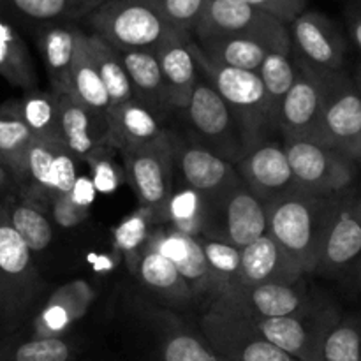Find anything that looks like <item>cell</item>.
I'll use <instances>...</instances> for the list:
<instances>
[{"mask_svg":"<svg viewBox=\"0 0 361 361\" xmlns=\"http://www.w3.org/2000/svg\"><path fill=\"white\" fill-rule=\"evenodd\" d=\"M331 207L321 196L296 192L268 207V236L302 274L319 267L324 236L334 221Z\"/></svg>","mask_w":361,"mask_h":361,"instance_id":"1","label":"cell"},{"mask_svg":"<svg viewBox=\"0 0 361 361\" xmlns=\"http://www.w3.org/2000/svg\"><path fill=\"white\" fill-rule=\"evenodd\" d=\"M192 55L196 59L200 76L231 109L245 137L247 147L250 148L263 141L267 130L275 127V115L259 74L214 62L201 51L196 41H192Z\"/></svg>","mask_w":361,"mask_h":361,"instance_id":"2","label":"cell"},{"mask_svg":"<svg viewBox=\"0 0 361 361\" xmlns=\"http://www.w3.org/2000/svg\"><path fill=\"white\" fill-rule=\"evenodd\" d=\"M85 20L92 34L122 51L155 53L162 42L180 32L169 27L148 0H106Z\"/></svg>","mask_w":361,"mask_h":361,"instance_id":"3","label":"cell"},{"mask_svg":"<svg viewBox=\"0 0 361 361\" xmlns=\"http://www.w3.org/2000/svg\"><path fill=\"white\" fill-rule=\"evenodd\" d=\"M268 207L240 180L229 189L203 200L204 238L221 240L242 250L261 236L268 235Z\"/></svg>","mask_w":361,"mask_h":361,"instance_id":"4","label":"cell"},{"mask_svg":"<svg viewBox=\"0 0 361 361\" xmlns=\"http://www.w3.org/2000/svg\"><path fill=\"white\" fill-rule=\"evenodd\" d=\"M235 35L252 39L274 53L291 55L288 25L242 0H208L192 37Z\"/></svg>","mask_w":361,"mask_h":361,"instance_id":"5","label":"cell"},{"mask_svg":"<svg viewBox=\"0 0 361 361\" xmlns=\"http://www.w3.org/2000/svg\"><path fill=\"white\" fill-rule=\"evenodd\" d=\"M323 147L358 157L361 141V94L341 74L324 80V97L314 140Z\"/></svg>","mask_w":361,"mask_h":361,"instance_id":"6","label":"cell"},{"mask_svg":"<svg viewBox=\"0 0 361 361\" xmlns=\"http://www.w3.org/2000/svg\"><path fill=\"white\" fill-rule=\"evenodd\" d=\"M183 111L194 133L201 137L197 143L204 145L226 161H238L249 150L231 109L201 76Z\"/></svg>","mask_w":361,"mask_h":361,"instance_id":"7","label":"cell"},{"mask_svg":"<svg viewBox=\"0 0 361 361\" xmlns=\"http://www.w3.org/2000/svg\"><path fill=\"white\" fill-rule=\"evenodd\" d=\"M291 55L302 69L321 78L341 71L345 44L337 27L324 14L303 11L288 25Z\"/></svg>","mask_w":361,"mask_h":361,"instance_id":"8","label":"cell"},{"mask_svg":"<svg viewBox=\"0 0 361 361\" xmlns=\"http://www.w3.org/2000/svg\"><path fill=\"white\" fill-rule=\"evenodd\" d=\"M284 150L302 192L324 196L351 183L353 166L341 152L309 140H286Z\"/></svg>","mask_w":361,"mask_h":361,"instance_id":"9","label":"cell"},{"mask_svg":"<svg viewBox=\"0 0 361 361\" xmlns=\"http://www.w3.org/2000/svg\"><path fill=\"white\" fill-rule=\"evenodd\" d=\"M126 168L134 192L143 210H166L173 196V150L169 136L141 147L127 148Z\"/></svg>","mask_w":361,"mask_h":361,"instance_id":"10","label":"cell"},{"mask_svg":"<svg viewBox=\"0 0 361 361\" xmlns=\"http://www.w3.org/2000/svg\"><path fill=\"white\" fill-rule=\"evenodd\" d=\"M236 173L268 204L298 190L284 145L275 141L263 140L250 147L236 161Z\"/></svg>","mask_w":361,"mask_h":361,"instance_id":"11","label":"cell"},{"mask_svg":"<svg viewBox=\"0 0 361 361\" xmlns=\"http://www.w3.org/2000/svg\"><path fill=\"white\" fill-rule=\"evenodd\" d=\"M215 310L249 321L267 317H296L302 310V298L291 284L281 282L231 286L219 293V305Z\"/></svg>","mask_w":361,"mask_h":361,"instance_id":"12","label":"cell"},{"mask_svg":"<svg viewBox=\"0 0 361 361\" xmlns=\"http://www.w3.org/2000/svg\"><path fill=\"white\" fill-rule=\"evenodd\" d=\"M35 288L32 252L0 208V309L7 314L20 310Z\"/></svg>","mask_w":361,"mask_h":361,"instance_id":"13","label":"cell"},{"mask_svg":"<svg viewBox=\"0 0 361 361\" xmlns=\"http://www.w3.org/2000/svg\"><path fill=\"white\" fill-rule=\"evenodd\" d=\"M169 141L173 164L180 169L187 189L200 194L201 200H208L240 182L235 166L204 145L180 143L173 137H169Z\"/></svg>","mask_w":361,"mask_h":361,"instance_id":"14","label":"cell"},{"mask_svg":"<svg viewBox=\"0 0 361 361\" xmlns=\"http://www.w3.org/2000/svg\"><path fill=\"white\" fill-rule=\"evenodd\" d=\"M324 80L326 78L300 67L295 85L282 99L275 115V127L286 140H314L323 108Z\"/></svg>","mask_w":361,"mask_h":361,"instance_id":"15","label":"cell"},{"mask_svg":"<svg viewBox=\"0 0 361 361\" xmlns=\"http://www.w3.org/2000/svg\"><path fill=\"white\" fill-rule=\"evenodd\" d=\"M192 35L180 30L155 49L169 104L180 111L185 109L190 94L200 81V71L192 55Z\"/></svg>","mask_w":361,"mask_h":361,"instance_id":"16","label":"cell"},{"mask_svg":"<svg viewBox=\"0 0 361 361\" xmlns=\"http://www.w3.org/2000/svg\"><path fill=\"white\" fill-rule=\"evenodd\" d=\"M208 334L222 355L231 361H300L282 349L264 341L256 331V337L242 330L236 317L215 310L207 321Z\"/></svg>","mask_w":361,"mask_h":361,"instance_id":"17","label":"cell"},{"mask_svg":"<svg viewBox=\"0 0 361 361\" xmlns=\"http://www.w3.org/2000/svg\"><path fill=\"white\" fill-rule=\"evenodd\" d=\"M101 4V0H0V18L13 27L35 30L48 23H76Z\"/></svg>","mask_w":361,"mask_h":361,"instance_id":"18","label":"cell"},{"mask_svg":"<svg viewBox=\"0 0 361 361\" xmlns=\"http://www.w3.org/2000/svg\"><path fill=\"white\" fill-rule=\"evenodd\" d=\"M240 252V271L233 286H257L268 282L291 284L302 275L295 263L268 235L243 247Z\"/></svg>","mask_w":361,"mask_h":361,"instance_id":"19","label":"cell"},{"mask_svg":"<svg viewBox=\"0 0 361 361\" xmlns=\"http://www.w3.org/2000/svg\"><path fill=\"white\" fill-rule=\"evenodd\" d=\"M59 97V127L63 148L73 157L88 159L95 154L99 143L108 140V122L92 115L69 95Z\"/></svg>","mask_w":361,"mask_h":361,"instance_id":"20","label":"cell"},{"mask_svg":"<svg viewBox=\"0 0 361 361\" xmlns=\"http://www.w3.org/2000/svg\"><path fill=\"white\" fill-rule=\"evenodd\" d=\"M78 30L74 23H48L34 30L55 95H69Z\"/></svg>","mask_w":361,"mask_h":361,"instance_id":"21","label":"cell"},{"mask_svg":"<svg viewBox=\"0 0 361 361\" xmlns=\"http://www.w3.org/2000/svg\"><path fill=\"white\" fill-rule=\"evenodd\" d=\"M69 97L87 108L92 115L99 116L106 122L109 120L111 102H109L108 92L102 85L97 67L92 59L87 32L81 28L76 34V48H74L73 67H71Z\"/></svg>","mask_w":361,"mask_h":361,"instance_id":"22","label":"cell"},{"mask_svg":"<svg viewBox=\"0 0 361 361\" xmlns=\"http://www.w3.org/2000/svg\"><path fill=\"white\" fill-rule=\"evenodd\" d=\"M122 66L129 78L134 101L141 102L154 115L171 109L164 78L159 67L157 56L152 51H122L116 49Z\"/></svg>","mask_w":361,"mask_h":361,"instance_id":"23","label":"cell"},{"mask_svg":"<svg viewBox=\"0 0 361 361\" xmlns=\"http://www.w3.org/2000/svg\"><path fill=\"white\" fill-rule=\"evenodd\" d=\"M164 136L166 133H162L157 115L134 99L115 108L109 115L108 140L122 150L141 147Z\"/></svg>","mask_w":361,"mask_h":361,"instance_id":"24","label":"cell"},{"mask_svg":"<svg viewBox=\"0 0 361 361\" xmlns=\"http://www.w3.org/2000/svg\"><path fill=\"white\" fill-rule=\"evenodd\" d=\"M201 51L214 62L233 69L254 71L257 73L261 63L270 53L267 46L245 37L235 35H203L196 37Z\"/></svg>","mask_w":361,"mask_h":361,"instance_id":"25","label":"cell"},{"mask_svg":"<svg viewBox=\"0 0 361 361\" xmlns=\"http://www.w3.org/2000/svg\"><path fill=\"white\" fill-rule=\"evenodd\" d=\"M34 141V134L18 115L13 102L4 104L0 108V161L20 185L25 176L27 154Z\"/></svg>","mask_w":361,"mask_h":361,"instance_id":"26","label":"cell"},{"mask_svg":"<svg viewBox=\"0 0 361 361\" xmlns=\"http://www.w3.org/2000/svg\"><path fill=\"white\" fill-rule=\"evenodd\" d=\"M0 76L14 87L34 90L35 69L30 51L16 27L0 18Z\"/></svg>","mask_w":361,"mask_h":361,"instance_id":"27","label":"cell"},{"mask_svg":"<svg viewBox=\"0 0 361 361\" xmlns=\"http://www.w3.org/2000/svg\"><path fill=\"white\" fill-rule=\"evenodd\" d=\"M13 106L35 140L51 147H63L59 127V97L55 94L28 90V94L20 102H13Z\"/></svg>","mask_w":361,"mask_h":361,"instance_id":"28","label":"cell"},{"mask_svg":"<svg viewBox=\"0 0 361 361\" xmlns=\"http://www.w3.org/2000/svg\"><path fill=\"white\" fill-rule=\"evenodd\" d=\"M87 39L92 59H94L95 67H97L102 85H104L106 92H108L113 111L115 108L126 104V102H130L134 99L129 78H127L122 60H120L118 53H116L113 46H109L104 39H101L95 34H87Z\"/></svg>","mask_w":361,"mask_h":361,"instance_id":"29","label":"cell"},{"mask_svg":"<svg viewBox=\"0 0 361 361\" xmlns=\"http://www.w3.org/2000/svg\"><path fill=\"white\" fill-rule=\"evenodd\" d=\"M249 323L264 341L274 344L275 348L282 349L300 361L312 360L310 335L298 317H267V319H250Z\"/></svg>","mask_w":361,"mask_h":361,"instance_id":"30","label":"cell"},{"mask_svg":"<svg viewBox=\"0 0 361 361\" xmlns=\"http://www.w3.org/2000/svg\"><path fill=\"white\" fill-rule=\"evenodd\" d=\"M361 254V224L349 212H341L331 221L321 249L319 264L344 267Z\"/></svg>","mask_w":361,"mask_h":361,"instance_id":"31","label":"cell"},{"mask_svg":"<svg viewBox=\"0 0 361 361\" xmlns=\"http://www.w3.org/2000/svg\"><path fill=\"white\" fill-rule=\"evenodd\" d=\"M6 214L7 219H9V224L20 235V238L27 243L30 252H41L51 243V222L34 204H7Z\"/></svg>","mask_w":361,"mask_h":361,"instance_id":"32","label":"cell"},{"mask_svg":"<svg viewBox=\"0 0 361 361\" xmlns=\"http://www.w3.org/2000/svg\"><path fill=\"white\" fill-rule=\"evenodd\" d=\"M298 71L300 67L296 66L295 60H291V56L284 55V53H270L261 63L257 74L263 81L264 92H267L271 109H274V115H277L279 104L295 85Z\"/></svg>","mask_w":361,"mask_h":361,"instance_id":"33","label":"cell"},{"mask_svg":"<svg viewBox=\"0 0 361 361\" xmlns=\"http://www.w3.org/2000/svg\"><path fill=\"white\" fill-rule=\"evenodd\" d=\"M197 240L203 247L204 257H207L208 268L214 279V288H217L221 293L235 284L240 271V257H242L240 249L221 240L204 238V236H197Z\"/></svg>","mask_w":361,"mask_h":361,"instance_id":"34","label":"cell"},{"mask_svg":"<svg viewBox=\"0 0 361 361\" xmlns=\"http://www.w3.org/2000/svg\"><path fill=\"white\" fill-rule=\"evenodd\" d=\"M25 183H28L32 190H37L41 194L48 192L55 196V147L37 140L32 143L30 150L27 154L25 176L21 185H25Z\"/></svg>","mask_w":361,"mask_h":361,"instance_id":"35","label":"cell"},{"mask_svg":"<svg viewBox=\"0 0 361 361\" xmlns=\"http://www.w3.org/2000/svg\"><path fill=\"white\" fill-rule=\"evenodd\" d=\"M140 277L143 279L148 288L155 289V291L182 293L183 289H187V284L183 282L175 264L152 249H148L141 256Z\"/></svg>","mask_w":361,"mask_h":361,"instance_id":"36","label":"cell"},{"mask_svg":"<svg viewBox=\"0 0 361 361\" xmlns=\"http://www.w3.org/2000/svg\"><path fill=\"white\" fill-rule=\"evenodd\" d=\"M71 345L59 337H37L0 351V361H69Z\"/></svg>","mask_w":361,"mask_h":361,"instance_id":"37","label":"cell"},{"mask_svg":"<svg viewBox=\"0 0 361 361\" xmlns=\"http://www.w3.org/2000/svg\"><path fill=\"white\" fill-rule=\"evenodd\" d=\"M148 2L169 27L189 32L192 35L207 9L208 0H148Z\"/></svg>","mask_w":361,"mask_h":361,"instance_id":"38","label":"cell"},{"mask_svg":"<svg viewBox=\"0 0 361 361\" xmlns=\"http://www.w3.org/2000/svg\"><path fill=\"white\" fill-rule=\"evenodd\" d=\"M178 274L182 275L183 282L190 289H208L214 286L210 268H208L207 257H204L203 247H201L197 236L187 238V252L182 261L175 264Z\"/></svg>","mask_w":361,"mask_h":361,"instance_id":"39","label":"cell"},{"mask_svg":"<svg viewBox=\"0 0 361 361\" xmlns=\"http://www.w3.org/2000/svg\"><path fill=\"white\" fill-rule=\"evenodd\" d=\"M324 361H361V338L355 328L341 326L323 344Z\"/></svg>","mask_w":361,"mask_h":361,"instance_id":"40","label":"cell"},{"mask_svg":"<svg viewBox=\"0 0 361 361\" xmlns=\"http://www.w3.org/2000/svg\"><path fill=\"white\" fill-rule=\"evenodd\" d=\"M162 358L164 361H219L207 345L187 334H178L169 338L164 344Z\"/></svg>","mask_w":361,"mask_h":361,"instance_id":"41","label":"cell"},{"mask_svg":"<svg viewBox=\"0 0 361 361\" xmlns=\"http://www.w3.org/2000/svg\"><path fill=\"white\" fill-rule=\"evenodd\" d=\"M148 214L150 212L141 210L137 214L127 217L115 231V243L116 249H120L126 254H133L134 250L140 249L143 242L147 240V226H148Z\"/></svg>","mask_w":361,"mask_h":361,"instance_id":"42","label":"cell"},{"mask_svg":"<svg viewBox=\"0 0 361 361\" xmlns=\"http://www.w3.org/2000/svg\"><path fill=\"white\" fill-rule=\"evenodd\" d=\"M201 204H203V200H201L200 194L185 187V189L180 190V192L173 194L171 200L168 201L166 212H168L169 219H171L175 224H178V222H185L190 221V219L200 217Z\"/></svg>","mask_w":361,"mask_h":361,"instance_id":"43","label":"cell"},{"mask_svg":"<svg viewBox=\"0 0 361 361\" xmlns=\"http://www.w3.org/2000/svg\"><path fill=\"white\" fill-rule=\"evenodd\" d=\"M242 2L271 14L286 25L307 11V0H242Z\"/></svg>","mask_w":361,"mask_h":361,"instance_id":"44","label":"cell"},{"mask_svg":"<svg viewBox=\"0 0 361 361\" xmlns=\"http://www.w3.org/2000/svg\"><path fill=\"white\" fill-rule=\"evenodd\" d=\"M71 321H73L71 314L62 305L51 302L37 317L35 328L39 331V337H59V334H62L69 326Z\"/></svg>","mask_w":361,"mask_h":361,"instance_id":"45","label":"cell"},{"mask_svg":"<svg viewBox=\"0 0 361 361\" xmlns=\"http://www.w3.org/2000/svg\"><path fill=\"white\" fill-rule=\"evenodd\" d=\"M88 208L78 207L69 194L53 196V219L62 228H74L87 219Z\"/></svg>","mask_w":361,"mask_h":361,"instance_id":"46","label":"cell"},{"mask_svg":"<svg viewBox=\"0 0 361 361\" xmlns=\"http://www.w3.org/2000/svg\"><path fill=\"white\" fill-rule=\"evenodd\" d=\"M76 164L74 157L63 147H55V180L56 194H69L76 182Z\"/></svg>","mask_w":361,"mask_h":361,"instance_id":"47","label":"cell"},{"mask_svg":"<svg viewBox=\"0 0 361 361\" xmlns=\"http://www.w3.org/2000/svg\"><path fill=\"white\" fill-rule=\"evenodd\" d=\"M94 168H92V183H94L95 190L101 194H109L118 187V173H116L115 166L108 161V159L95 157L90 155L87 159Z\"/></svg>","mask_w":361,"mask_h":361,"instance_id":"48","label":"cell"},{"mask_svg":"<svg viewBox=\"0 0 361 361\" xmlns=\"http://www.w3.org/2000/svg\"><path fill=\"white\" fill-rule=\"evenodd\" d=\"M95 194H97V190H95L94 183H92V178H88V176H78L69 196L78 207L90 208V204L95 200Z\"/></svg>","mask_w":361,"mask_h":361,"instance_id":"49","label":"cell"},{"mask_svg":"<svg viewBox=\"0 0 361 361\" xmlns=\"http://www.w3.org/2000/svg\"><path fill=\"white\" fill-rule=\"evenodd\" d=\"M92 263H94V268H95V270H97V271L111 270V261H109L108 257H104V256L95 257V259H92Z\"/></svg>","mask_w":361,"mask_h":361,"instance_id":"50","label":"cell"},{"mask_svg":"<svg viewBox=\"0 0 361 361\" xmlns=\"http://www.w3.org/2000/svg\"><path fill=\"white\" fill-rule=\"evenodd\" d=\"M351 34H353V39H355V42L360 46V49H361V18L360 20L353 21Z\"/></svg>","mask_w":361,"mask_h":361,"instance_id":"51","label":"cell"},{"mask_svg":"<svg viewBox=\"0 0 361 361\" xmlns=\"http://www.w3.org/2000/svg\"><path fill=\"white\" fill-rule=\"evenodd\" d=\"M7 182H9V171L6 169L4 162L0 161V192H2V189H6Z\"/></svg>","mask_w":361,"mask_h":361,"instance_id":"52","label":"cell"},{"mask_svg":"<svg viewBox=\"0 0 361 361\" xmlns=\"http://www.w3.org/2000/svg\"><path fill=\"white\" fill-rule=\"evenodd\" d=\"M358 157H361V141H360V148H358Z\"/></svg>","mask_w":361,"mask_h":361,"instance_id":"53","label":"cell"},{"mask_svg":"<svg viewBox=\"0 0 361 361\" xmlns=\"http://www.w3.org/2000/svg\"><path fill=\"white\" fill-rule=\"evenodd\" d=\"M101 2H106V0H101Z\"/></svg>","mask_w":361,"mask_h":361,"instance_id":"54","label":"cell"},{"mask_svg":"<svg viewBox=\"0 0 361 361\" xmlns=\"http://www.w3.org/2000/svg\"><path fill=\"white\" fill-rule=\"evenodd\" d=\"M360 76H361V73H360Z\"/></svg>","mask_w":361,"mask_h":361,"instance_id":"55","label":"cell"}]
</instances>
